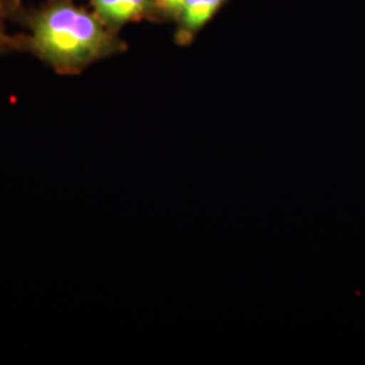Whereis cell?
I'll list each match as a JSON object with an SVG mask.
<instances>
[{"label":"cell","instance_id":"cell-1","mask_svg":"<svg viewBox=\"0 0 365 365\" xmlns=\"http://www.w3.org/2000/svg\"><path fill=\"white\" fill-rule=\"evenodd\" d=\"M11 21L29 30L15 36L16 51L31 53L58 75H80L93 63L128 49L96 14L72 0H48L31 10L21 6Z\"/></svg>","mask_w":365,"mask_h":365},{"label":"cell","instance_id":"cell-2","mask_svg":"<svg viewBox=\"0 0 365 365\" xmlns=\"http://www.w3.org/2000/svg\"><path fill=\"white\" fill-rule=\"evenodd\" d=\"M93 13L108 30L117 33L130 22H164L156 0H90Z\"/></svg>","mask_w":365,"mask_h":365},{"label":"cell","instance_id":"cell-3","mask_svg":"<svg viewBox=\"0 0 365 365\" xmlns=\"http://www.w3.org/2000/svg\"><path fill=\"white\" fill-rule=\"evenodd\" d=\"M225 0H185L178 19L175 41L180 46L190 45L196 34L218 13Z\"/></svg>","mask_w":365,"mask_h":365},{"label":"cell","instance_id":"cell-4","mask_svg":"<svg viewBox=\"0 0 365 365\" xmlns=\"http://www.w3.org/2000/svg\"><path fill=\"white\" fill-rule=\"evenodd\" d=\"M22 6L21 0H0V56L16 51V37L6 31V21L13 18L15 11Z\"/></svg>","mask_w":365,"mask_h":365},{"label":"cell","instance_id":"cell-5","mask_svg":"<svg viewBox=\"0 0 365 365\" xmlns=\"http://www.w3.org/2000/svg\"><path fill=\"white\" fill-rule=\"evenodd\" d=\"M165 21L178 22L185 0H156Z\"/></svg>","mask_w":365,"mask_h":365}]
</instances>
